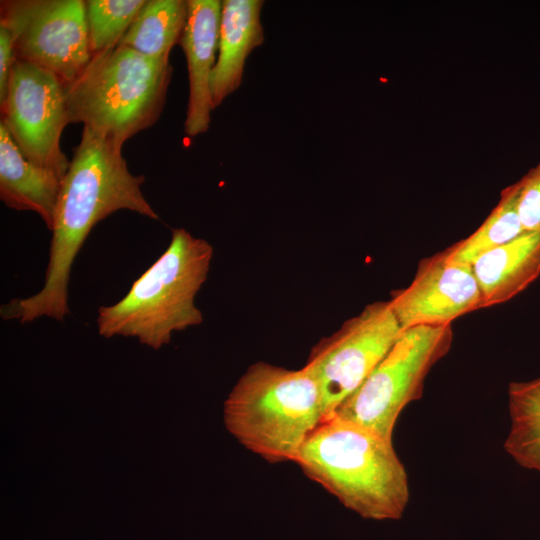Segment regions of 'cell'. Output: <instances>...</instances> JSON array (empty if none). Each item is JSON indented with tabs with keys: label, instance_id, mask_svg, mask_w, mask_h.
<instances>
[{
	"label": "cell",
	"instance_id": "5",
	"mask_svg": "<svg viewBox=\"0 0 540 540\" xmlns=\"http://www.w3.org/2000/svg\"><path fill=\"white\" fill-rule=\"evenodd\" d=\"M173 68L126 46L93 54L81 74L64 85L69 124L120 145L154 125L165 105Z\"/></svg>",
	"mask_w": 540,
	"mask_h": 540
},
{
	"label": "cell",
	"instance_id": "8",
	"mask_svg": "<svg viewBox=\"0 0 540 540\" xmlns=\"http://www.w3.org/2000/svg\"><path fill=\"white\" fill-rule=\"evenodd\" d=\"M0 25L10 32L17 59L53 72L64 85L73 82L92 57L86 1L4 0Z\"/></svg>",
	"mask_w": 540,
	"mask_h": 540
},
{
	"label": "cell",
	"instance_id": "18",
	"mask_svg": "<svg viewBox=\"0 0 540 540\" xmlns=\"http://www.w3.org/2000/svg\"><path fill=\"white\" fill-rule=\"evenodd\" d=\"M146 0H88L86 16L91 55L116 47Z\"/></svg>",
	"mask_w": 540,
	"mask_h": 540
},
{
	"label": "cell",
	"instance_id": "4",
	"mask_svg": "<svg viewBox=\"0 0 540 540\" xmlns=\"http://www.w3.org/2000/svg\"><path fill=\"white\" fill-rule=\"evenodd\" d=\"M323 421L321 392L305 367L292 370L256 362L239 378L225 403L228 430L270 463L295 462Z\"/></svg>",
	"mask_w": 540,
	"mask_h": 540
},
{
	"label": "cell",
	"instance_id": "12",
	"mask_svg": "<svg viewBox=\"0 0 540 540\" xmlns=\"http://www.w3.org/2000/svg\"><path fill=\"white\" fill-rule=\"evenodd\" d=\"M262 0L222 1L218 57L211 76L215 109L241 84L248 55L264 41Z\"/></svg>",
	"mask_w": 540,
	"mask_h": 540
},
{
	"label": "cell",
	"instance_id": "9",
	"mask_svg": "<svg viewBox=\"0 0 540 540\" xmlns=\"http://www.w3.org/2000/svg\"><path fill=\"white\" fill-rule=\"evenodd\" d=\"M0 108V124L23 156L63 179L70 161L61 149L60 140L69 120L64 84L59 77L16 58Z\"/></svg>",
	"mask_w": 540,
	"mask_h": 540
},
{
	"label": "cell",
	"instance_id": "11",
	"mask_svg": "<svg viewBox=\"0 0 540 540\" xmlns=\"http://www.w3.org/2000/svg\"><path fill=\"white\" fill-rule=\"evenodd\" d=\"M186 23L179 41L188 70L189 95L184 130L194 137L207 132L211 111V76L216 64L222 1L187 0Z\"/></svg>",
	"mask_w": 540,
	"mask_h": 540
},
{
	"label": "cell",
	"instance_id": "16",
	"mask_svg": "<svg viewBox=\"0 0 540 540\" xmlns=\"http://www.w3.org/2000/svg\"><path fill=\"white\" fill-rule=\"evenodd\" d=\"M510 430L506 452L522 467L540 472V377L508 387Z\"/></svg>",
	"mask_w": 540,
	"mask_h": 540
},
{
	"label": "cell",
	"instance_id": "1",
	"mask_svg": "<svg viewBox=\"0 0 540 540\" xmlns=\"http://www.w3.org/2000/svg\"><path fill=\"white\" fill-rule=\"evenodd\" d=\"M144 182V175L129 171L122 146L83 127L62 180L43 287L30 297L2 305L1 317L22 324L43 317L63 321L69 314L72 265L93 227L119 210L159 219L142 193Z\"/></svg>",
	"mask_w": 540,
	"mask_h": 540
},
{
	"label": "cell",
	"instance_id": "17",
	"mask_svg": "<svg viewBox=\"0 0 540 540\" xmlns=\"http://www.w3.org/2000/svg\"><path fill=\"white\" fill-rule=\"evenodd\" d=\"M519 182L501 191L496 206L468 237L445 250L450 261L472 265L483 254L525 233L518 211Z\"/></svg>",
	"mask_w": 540,
	"mask_h": 540
},
{
	"label": "cell",
	"instance_id": "14",
	"mask_svg": "<svg viewBox=\"0 0 540 540\" xmlns=\"http://www.w3.org/2000/svg\"><path fill=\"white\" fill-rule=\"evenodd\" d=\"M62 180L27 160L0 124V199L6 206L37 213L51 231Z\"/></svg>",
	"mask_w": 540,
	"mask_h": 540
},
{
	"label": "cell",
	"instance_id": "7",
	"mask_svg": "<svg viewBox=\"0 0 540 540\" xmlns=\"http://www.w3.org/2000/svg\"><path fill=\"white\" fill-rule=\"evenodd\" d=\"M402 332L389 300L375 301L311 348L304 367L320 389L324 421L363 383Z\"/></svg>",
	"mask_w": 540,
	"mask_h": 540
},
{
	"label": "cell",
	"instance_id": "10",
	"mask_svg": "<svg viewBox=\"0 0 540 540\" xmlns=\"http://www.w3.org/2000/svg\"><path fill=\"white\" fill-rule=\"evenodd\" d=\"M389 303L402 331L422 325H449L460 316L482 309L472 266L450 261L445 251L421 260L412 282L393 291Z\"/></svg>",
	"mask_w": 540,
	"mask_h": 540
},
{
	"label": "cell",
	"instance_id": "13",
	"mask_svg": "<svg viewBox=\"0 0 540 540\" xmlns=\"http://www.w3.org/2000/svg\"><path fill=\"white\" fill-rule=\"evenodd\" d=\"M482 309L509 301L540 275V232H525L493 249L471 265Z\"/></svg>",
	"mask_w": 540,
	"mask_h": 540
},
{
	"label": "cell",
	"instance_id": "15",
	"mask_svg": "<svg viewBox=\"0 0 540 540\" xmlns=\"http://www.w3.org/2000/svg\"><path fill=\"white\" fill-rule=\"evenodd\" d=\"M187 11V0H146L117 46L148 57L169 58L180 41Z\"/></svg>",
	"mask_w": 540,
	"mask_h": 540
},
{
	"label": "cell",
	"instance_id": "6",
	"mask_svg": "<svg viewBox=\"0 0 540 540\" xmlns=\"http://www.w3.org/2000/svg\"><path fill=\"white\" fill-rule=\"evenodd\" d=\"M449 325H422L401 333L393 347L332 417L392 440L406 405L421 398L431 368L450 350ZM331 417V418H332Z\"/></svg>",
	"mask_w": 540,
	"mask_h": 540
},
{
	"label": "cell",
	"instance_id": "2",
	"mask_svg": "<svg viewBox=\"0 0 540 540\" xmlns=\"http://www.w3.org/2000/svg\"><path fill=\"white\" fill-rule=\"evenodd\" d=\"M294 463L363 518L400 519L409 502L408 476L392 440L360 425L336 417L322 422Z\"/></svg>",
	"mask_w": 540,
	"mask_h": 540
},
{
	"label": "cell",
	"instance_id": "3",
	"mask_svg": "<svg viewBox=\"0 0 540 540\" xmlns=\"http://www.w3.org/2000/svg\"><path fill=\"white\" fill-rule=\"evenodd\" d=\"M171 233L167 249L127 294L113 305L98 308L100 335L136 337L157 349L170 341L173 332L203 322L194 302L207 279L213 247L184 228Z\"/></svg>",
	"mask_w": 540,
	"mask_h": 540
},
{
	"label": "cell",
	"instance_id": "19",
	"mask_svg": "<svg viewBox=\"0 0 540 540\" xmlns=\"http://www.w3.org/2000/svg\"><path fill=\"white\" fill-rule=\"evenodd\" d=\"M518 211L525 232H540V162L519 180Z\"/></svg>",
	"mask_w": 540,
	"mask_h": 540
},
{
	"label": "cell",
	"instance_id": "20",
	"mask_svg": "<svg viewBox=\"0 0 540 540\" xmlns=\"http://www.w3.org/2000/svg\"><path fill=\"white\" fill-rule=\"evenodd\" d=\"M16 55L9 30L0 25V105L5 101Z\"/></svg>",
	"mask_w": 540,
	"mask_h": 540
}]
</instances>
